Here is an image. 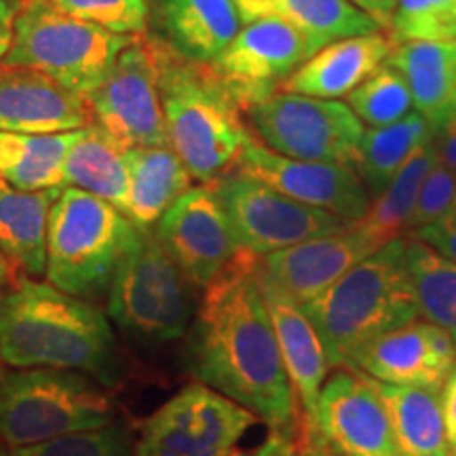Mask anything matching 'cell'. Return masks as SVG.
<instances>
[{
    "mask_svg": "<svg viewBox=\"0 0 456 456\" xmlns=\"http://www.w3.org/2000/svg\"><path fill=\"white\" fill-rule=\"evenodd\" d=\"M258 258L241 252L205 288L186 340V368L199 383L249 410L273 431L292 433L298 399L289 383L258 285Z\"/></svg>",
    "mask_w": 456,
    "mask_h": 456,
    "instance_id": "6da1fadb",
    "label": "cell"
},
{
    "mask_svg": "<svg viewBox=\"0 0 456 456\" xmlns=\"http://www.w3.org/2000/svg\"><path fill=\"white\" fill-rule=\"evenodd\" d=\"M0 359L9 366L70 370L121 383L117 336L102 311L55 285L20 281L0 294Z\"/></svg>",
    "mask_w": 456,
    "mask_h": 456,
    "instance_id": "7a4b0ae2",
    "label": "cell"
},
{
    "mask_svg": "<svg viewBox=\"0 0 456 456\" xmlns=\"http://www.w3.org/2000/svg\"><path fill=\"white\" fill-rule=\"evenodd\" d=\"M326 349L330 370H353L370 342L419 319L406 239L383 245L302 306Z\"/></svg>",
    "mask_w": 456,
    "mask_h": 456,
    "instance_id": "3957f363",
    "label": "cell"
},
{
    "mask_svg": "<svg viewBox=\"0 0 456 456\" xmlns=\"http://www.w3.org/2000/svg\"><path fill=\"white\" fill-rule=\"evenodd\" d=\"M159 94L169 146L192 178L214 182L237 163L252 135L212 66L157 47Z\"/></svg>",
    "mask_w": 456,
    "mask_h": 456,
    "instance_id": "277c9868",
    "label": "cell"
},
{
    "mask_svg": "<svg viewBox=\"0 0 456 456\" xmlns=\"http://www.w3.org/2000/svg\"><path fill=\"white\" fill-rule=\"evenodd\" d=\"M142 232L144 228L112 203L81 188H66L49 214L45 273L61 292L94 298L108 292Z\"/></svg>",
    "mask_w": 456,
    "mask_h": 456,
    "instance_id": "5b68a950",
    "label": "cell"
},
{
    "mask_svg": "<svg viewBox=\"0 0 456 456\" xmlns=\"http://www.w3.org/2000/svg\"><path fill=\"white\" fill-rule=\"evenodd\" d=\"M114 423V402L81 372L26 368L0 376V440L28 448Z\"/></svg>",
    "mask_w": 456,
    "mask_h": 456,
    "instance_id": "8992f818",
    "label": "cell"
},
{
    "mask_svg": "<svg viewBox=\"0 0 456 456\" xmlns=\"http://www.w3.org/2000/svg\"><path fill=\"white\" fill-rule=\"evenodd\" d=\"M134 38L61 13L45 0H24L4 64L41 70L64 87L87 95Z\"/></svg>",
    "mask_w": 456,
    "mask_h": 456,
    "instance_id": "52a82bcc",
    "label": "cell"
},
{
    "mask_svg": "<svg viewBox=\"0 0 456 456\" xmlns=\"http://www.w3.org/2000/svg\"><path fill=\"white\" fill-rule=\"evenodd\" d=\"M108 315L123 332L146 345L175 340L191 328L195 317L191 281L148 231L108 288Z\"/></svg>",
    "mask_w": 456,
    "mask_h": 456,
    "instance_id": "ba28073f",
    "label": "cell"
},
{
    "mask_svg": "<svg viewBox=\"0 0 456 456\" xmlns=\"http://www.w3.org/2000/svg\"><path fill=\"white\" fill-rule=\"evenodd\" d=\"M248 114L256 138L277 155L351 169L357 165L366 129L345 102L277 91Z\"/></svg>",
    "mask_w": 456,
    "mask_h": 456,
    "instance_id": "9c48e42d",
    "label": "cell"
},
{
    "mask_svg": "<svg viewBox=\"0 0 456 456\" xmlns=\"http://www.w3.org/2000/svg\"><path fill=\"white\" fill-rule=\"evenodd\" d=\"M231 222L239 249L256 258L292 248L309 239L346 231L353 222L298 203L243 174H226L212 182Z\"/></svg>",
    "mask_w": 456,
    "mask_h": 456,
    "instance_id": "30bf717a",
    "label": "cell"
},
{
    "mask_svg": "<svg viewBox=\"0 0 456 456\" xmlns=\"http://www.w3.org/2000/svg\"><path fill=\"white\" fill-rule=\"evenodd\" d=\"M256 416L205 385H188L144 423L134 456H231Z\"/></svg>",
    "mask_w": 456,
    "mask_h": 456,
    "instance_id": "8fae6325",
    "label": "cell"
},
{
    "mask_svg": "<svg viewBox=\"0 0 456 456\" xmlns=\"http://www.w3.org/2000/svg\"><path fill=\"white\" fill-rule=\"evenodd\" d=\"M85 100L95 125L125 148L169 146L159 94L157 47L140 37L118 53Z\"/></svg>",
    "mask_w": 456,
    "mask_h": 456,
    "instance_id": "7c38bea8",
    "label": "cell"
},
{
    "mask_svg": "<svg viewBox=\"0 0 456 456\" xmlns=\"http://www.w3.org/2000/svg\"><path fill=\"white\" fill-rule=\"evenodd\" d=\"M319 51L309 37L277 15L241 28L212 70L239 108L260 104L281 89L288 77Z\"/></svg>",
    "mask_w": 456,
    "mask_h": 456,
    "instance_id": "4fadbf2b",
    "label": "cell"
},
{
    "mask_svg": "<svg viewBox=\"0 0 456 456\" xmlns=\"http://www.w3.org/2000/svg\"><path fill=\"white\" fill-rule=\"evenodd\" d=\"M155 237L188 281L199 288H209L241 254L212 186L188 188L157 222Z\"/></svg>",
    "mask_w": 456,
    "mask_h": 456,
    "instance_id": "5bb4252c",
    "label": "cell"
},
{
    "mask_svg": "<svg viewBox=\"0 0 456 456\" xmlns=\"http://www.w3.org/2000/svg\"><path fill=\"white\" fill-rule=\"evenodd\" d=\"M235 171L346 222L362 220L372 203L355 169L336 163L296 161L273 152L258 138L245 142Z\"/></svg>",
    "mask_w": 456,
    "mask_h": 456,
    "instance_id": "9a60e30c",
    "label": "cell"
},
{
    "mask_svg": "<svg viewBox=\"0 0 456 456\" xmlns=\"http://www.w3.org/2000/svg\"><path fill=\"white\" fill-rule=\"evenodd\" d=\"M306 425L345 456H402L379 383L357 370L330 376L319 393L315 420Z\"/></svg>",
    "mask_w": 456,
    "mask_h": 456,
    "instance_id": "2e32d148",
    "label": "cell"
},
{
    "mask_svg": "<svg viewBox=\"0 0 456 456\" xmlns=\"http://www.w3.org/2000/svg\"><path fill=\"white\" fill-rule=\"evenodd\" d=\"M376 249L379 245L353 222L346 231L262 256L258 269L294 302L306 306Z\"/></svg>",
    "mask_w": 456,
    "mask_h": 456,
    "instance_id": "e0dca14e",
    "label": "cell"
},
{
    "mask_svg": "<svg viewBox=\"0 0 456 456\" xmlns=\"http://www.w3.org/2000/svg\"><path fill=\"white\" fill-rule=\"evenodd\" d=\"M456 366V346L442 328L416 322L391 330L359 353L353 370L387 385L442 389Z\"/></svg>",
    "mask_w": 456,
    "mask_h": 456,
    "instance_id": "ac0fdd59",
    "label": "cell"
},
{
    "mask_svg": "<svg viewBox=\"0 0 456 456\" xmlns=\"http://www.w3.org/2000/svg\"><path fill=\"white\" fill-rule=\"evenodd\" d=\"M91 125L85 95L28 66L0 64V131L64 134Z\"/></svg>",
    "mask_w": 456,
    "mask_h": 456,
    "instance_id": "d6986e66",
    "label": "cell"
},
{
    "mask_svg": "<svg viewBox=\"0 0 456 456\" xmlns=\"http://www.w3.org/2000/svg\"><path fill=\"white\" fill-rule=\"evenodd\" d=\"M256 273H258L260 292L271 315L273 328H275L289 383L294 387L296 399L305 410L302 420L313 423L317 416L319 393H322L330 370L323 342L298 302H294L281 288H277L271 279L262 275L258 266H256Z\"/></svg>",
    "mask_w": 456,
    "mask_h": 456,
    "instance_id": "ffe728a7",
    "label": "cell"
},
{
    "mask_svg": "<svg viewBox=\"0 0 456 456\" xmlns=\"http://www.w3.org/2000/svg\"><path fill=\"white\" fill-rule=\"evenodd\" d=\"M387 30L336 41L319 49L302 64L279 91L309 95L319 100H338L379 72L395 49Z\"/></svg>",
    "mask_w": 456,
    "mask_h": 456,
    "instance_id": "44dd1931",
    "label": "cell"
},
{
    "mask_svg": "<svg viewBox=\"0 0 456 456\" xmlns=\"http://www.w3.org/2000/svg\"><path fill=\"white\" fill-rule=\"evenodd\" d=\"M171 51L197 64H214L241 32L235 0H159Z\"/></svg>",
    "mask_w": 456,
    "mask_h": 456,
    "instance_id": "7402d4cb",
    "label": "cell"
},
{
    "mask_svg": "<svg viewBox=\"0 0 456 456\" xmlns=\"http://www.w3.org/2000/svg\"><path fill=\"white\" fill-rule=\"evenodd\" d=\"M389 64L406 78L414 110L431 129L456 112V41L395 45Z\"/></svg>",
    "mask_w": 456,
    "mask_h": 456,
    "instance_id": "603a6c76",
    "label": "cell"
},
{
    "mask_svg": "<svg viewBox=\"0 0 456 456\" xmlns=\"http://www.w3.org/2000/svg\"><path fill=\"white\" fill-rule=\"evenodd\" d=\"M129 191L125 216L148 231L191 188V171L171 146H135L127 151Z\"/></svg>",
    "mask_w": 456,
    "mask_h": 456,
    "instance_id": "cb8c5ba5",
    "label": "cell"
},
{
    "mask_svg": "<svg viewBox=\"0 0 456 456\" xmlns=\"http://www.w3.org/2000/svg\"><path fill=\"white\" fill-rule=\"evenodd\" d=\"M60 192L20 191L0 180V249L30 275L47 271L49 214Z\"/></svg>",
    "mask_w": 456,
    "mask_h": 456,
    "instance_id": "d4e9b609",
    "label": "cell"
},
{
    "mask_svg": "<svg viewBox=\"0 0 456 456\" xmlns=\"http://www.w3.org/2000/svg\"><path fill=\"white\" fill-rule=\"evenodd\" d=\"M127 151L100 125H87L78 131L64 161V184L104 199L125 214L129 191Z\"/></svg>",
    "mask_w": 456,
    "mask_h": 456,
    "instance_id": "484cf974",
    "label": "cell"
},
{
    "mask_svg": "<svg viewBox=\"0 0 456 456\" xmlns=\"http://www.w3.org/2000/svg\"><path fill=\"white\" fill-rule=\"evenodd\" d=\"M379 383V380H376ZM402 456H450L442 414V389L379 383Z\"/></svg>",
    "mask_w": 456,
    "mask_h": 456,
    "instance_id": "4316f807",
    "label": "cell"
},
{
    "mask_svg": "<svg viewBox=\"0 0 456 456\" xmlns=\"http://www.w3.org/2000/svg\"><path fill=\"white\" fill-rule=\"evenodd\" d=\"M64 134H17L0 131V180L20 191H47L64 186V161L78 138Z\"/></svg>",
    "mask_w": 456,
    "mask_h": 456,
    "instance_id": "83f0119b",
    "label": "cell"
},
{
    "mask_svg": "<svg viewBox=\"0 0 456 456\" xmlns=\"http://www.w3.org/2000/svg\"><path fill=\"white\" fill-rule=\"evenodd\" d=\"M436 161L437 157L431 134L423 144L416 146V151L403 163V167L397 171L395 178L385 188L383 195L376 197L370 203L368 214L362 220H357V226L379 248L395 241V239H402V232L410 228L420 186H423L427 174H429Z\"/></svg>",
    "mask_w": 456,
    "mask_h": 456,
    "instance_id": "f1b7e54d",
    "label": "cell"
},
{
    "mask_svg": "<svg viewBox=\"0 0 456 456\" xmlns=\"http://www.w3.org/2000/svg\"><path fill=\"white\" fill-rule=\"evenodd\" d=\"M431 134V125L416 110L397 123L363 131L355 171L372 201L383 195L385 188L403 167L416 146L423 144Z\"/></svg>",
    "mask_w": 456,
    "mask_h": 456,
    "instance_id": "f546056e",
    "label": "cell"
},
{
    "mask_svg": "<svg viewBox=\"0 0 456 456\" xmlns=\"http://www.w3.org/2000/svg\"><path fill=\"white\" fill-rule=\"evenodd\" d=\"M269 15L292 24L319 49L342 38L383 30L351 0H269Z\"/></svg>",
    "mask_w": 456,
    "mask_h": 456,
    "instance_id": "4dcf8cb0",
    "label": "cell"
},
{
    "mask_svg": "<svg viewBox=\"0 0 456 456\" xmlns=\"http://www.w3.org/2000/svg\"><path fill=\"white\" fill-rule=\"evenodd\" d=\"M406 258L419 313L442 328L456 346V262L416 239L406 241Z\"/></svg>",
    "mask_w": 456,
    "mask_h": 456,
    "instance_id": "1f68e13d",
    "label": "cell"
},
{
    "mask_svg": "<svg viewBox=\"0 0 456 456\" xmlns=\"http://www.w3.org/2000/svg\"><path fill=\"white\" fill-rule=\"evenodd\" d=\"M346 104L362 123L370 127H385V125L402 121L414 110L412 94L402 72L391 64L374 72L368 81H363L346 95Z\"/></svg>",
    "mask_w": 456,
    "mask_h": 456,
    "instance_id": "d6a6232c",
    "label": "cell"
},
{
    "mask_svg": "<svg viewBox=\"0 0 456 456\" xmlns=\"http://www.w3.org/2000/svg\"><path fill=\"white\" fill-rule=\"evenodd\" d=\"M389 34L395 45L456 41V0H397Z\"/></svg>",
    "mask_w": 456,
    "mask_h": 456,
    "instance_id": "836d02e7",
    "label": "cell"
},
{
    "mask_svg": "<svg viewBox=\"0 0 456 456\" xmlns=\"http://www.w3.org/2000/svg\"><path fill=\"white\" fill-rule=\"evenodd\" d=\"M45 3L61 13L129 37H140L148 24L146 0H45Z\"/></svg>",
    "mask_w": 456,
    "mask_h": 456,
    "instance_id": "e575fe53",
    "label": "cell"
},
{
    "mask_svg": "<svg viewBox=\"0 0 456 456\" xmlns=\"http://www.w3.org/2000/svg\"><path fill=\"white\" fill-rule=\"evenodd\" d=\"M15 450L17 456H134L127 433L114 423L104 429L74 433L38 446Z\"/></svg>",
    "mask_w": 456,
    "mask_h": 456,
    "instance_id": "d590c367",
    "label": "cell"
},
{
    "mask_svg": "<svg viewBox=\"0 0 456 456\" xmlns=\"http://www.w3.org/2000/svg\"><path fill=\"white\" fill-rule=\"evenodd\" d=\"M456 203V175L450 171L446 165L436 161L427 178L420 186L419 199H416V208L410 220V232L419 231L437 218H442L450 208Z\"/></svg>",
    "mask_w": 456,
    "mask_h": 456,
    "instance_id": "8d00e7d4",
    "label": "cell"
},
{
    "mask_svg": "<svg viewBox=\"0 0 456 456\" xmlns=\"http://www.w3.org/2000/svg\"><path fill=\"white\" fill-rule=\"evenodd\" d=\"M412 239L425 243L433 252L456 262V203L442 218L412 232Z\"/></svg>",
    "mask_w": 456,
    "mask_h": 456,
    "instance_id": "74e56055",
    "label": "cell"
},
{
    "mask_svg": "<svg viewBox=\"0 0 456 456\" xmlns=\"http://www.w3.org/2000/svg\"><path fill=\"white\" fill-rule=\"evenodd\" d=\"M433 148L437 161L456 175V112L448 117L440 127L433 129Z\"/></svg>",
    "mask_w": 456,
    "mask_h": 456,
    "instance_id": "f35d334b",
    "label": "cell"
},
{
    "mask_svg": "<svg viewBox=\"0 0 456 456\" xmlns=\"http://www.w3.org/2000/svg\"><path fill=\"white\" fill-rule=\"evenodd\" d=\"M442 414L450 456H456V366L442 387Z\"/></svg>",
    "mask_w": 456,
    "mask_h": 456,
    "instance_id": "ab89813d",
    "label": "cell"
},
{
    "mask_svg": "<svg viewBox=\"0 0 456 456\" xmlns=\"http://www.w3.org/2000/svg\"><path fill=\"white\" fill-rule=\"evenodd\" d=\"M24 0H0V64L7 57L15 38V20Z\"/></svg>",
    "mask_w": 456,
    "mask_h": 456,
    "instance_id": "60d3db41",
    "label": "cell"
},
{
    "mask_svg": "<svg viewBox=\"0 0 456 456\" xmlns=\"http://www.w3.org/2000/svg\"><path fill=\"white\" fill-rule=\"evenodd\" d=\"M298 442V456H345L330 446V444L323 440V436L319 433L315 427L302 423L300 440Z\"/></svg>",
    "mask_w": 456,
    "mask_h": 456,
    "instance_id": "b9f144b4",
    "label": "cell"
},
{
    "mask_svg": "<svg viewBox=\"0 0 456 456\" xmlns=\"http://www.w3.org/2000/svg\"><path fill=\"white\" fill-rule=\"evenodd\" d=\"M252 456H298V442L292 433L273 431Z\"/></svg>",
    "mask_w": 456,
    "mask_h": 456,
    "instance_id": "7bdbcfd3",
    "label": "cell"
},
{
    "mask_svg": "<svg viewBox=\"0 0 456 456\" xmlns=\"http://www.w3.org/2000/svg\"><path fill=\"white\" fill-rule=\"evenodd\" d=\"M351 3L355 4L359 11H363L368 17H372L383 30H389L393 13H395L397 7V0H351Z\"/></svg>",
    "mask_w": 456,
    "mask_h": 456,
    "instance_id": "ee69618b",
    "label": "cell"
},
{
    "mask_svg": "<svg viewBox=\"0 0 456 456\" xmlns=\"http://www.w3.org/2000/svg\"><path fill=\"white\" fill-rule=\"evenodd\" d=\"M239 13H241L243 26L249 21L269 15V0H235Z\"/></svg>",
    "mask_w": 456,
    "mask_h": 456,
    "instance_id": "f6af8a7d",
    "label": "cell"
},
{
    "mask_svg": "<svg viewBox=\"0 0 456 456\" xmlns=\"http://www.w3.org/2000/svg\"><path fill=\"white\" fill-rule=\"evenodd\" d=\"M9 279H11V265H9L7 256H4L3 249H0V288H3Z\"/></svg>",
    "mask_w": 456,
    "mask_h": 456,
    "instance_id": "bcb514c9",
    "label": "cell"
},
{
    "mask_svg": "<svg viewBox=\"0 0 456 456\" xmlns=\"http://www.w3.org/2000/svg\"><path fill=\"white\" fill-rule=\"evenodd\" d=\"M0 456H17V450L9 446H0Z\"/></svg>",
    "mask_w": 456,
    "mask_h": 456,
    "instance_id": "7dc6e473",
    "label": "cell"
},
{
    "mask_svg": "<svg viewBox=\"0 0 456 456\" xmlns=\"http://www.w3.org/2000/svg\"><path fill=\"white\" fill-rule=\"evenodd\" d=\"M231 456H245V452H232Z\"/></svg>",
    "mask_w": 456,
    "mask_h": 456,
    "instance_id": "c3c4849f",
    "label": "cell"
}]
</instances>
